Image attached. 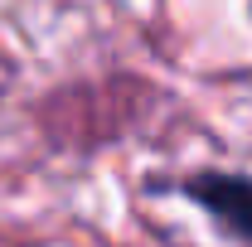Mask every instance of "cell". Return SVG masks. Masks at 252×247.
Segmentation results:
<instances>
[{
  "mask_svg": "<svg viewBox=\"0 0 252 247\" xmlns=\"http://www.w3.org/2000/svg\"><path fill=\"white\" fill-rule=\"evenodd\" d=\"M185 199H194L209 218H219L228 233L248 238L252 243V180L248 175H223V170H204V175H189L180 185Z\"/></svg>",
  "mask_w": 252,
  "mask_h": 247,
  "instance_id": "6da1fadb",
  "label": "cell"
}]
</instances>
